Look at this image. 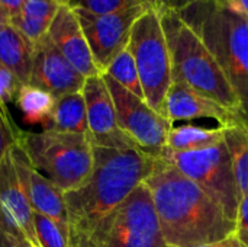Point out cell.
<instances>
[{
    "label": "cell",
    "mask_w": 248,
    "mask_h": 247,
    "mask_svg": "<svg viewBox=\"0 0 248 247\" xmlns=\"http://www.w3.org/2000/svg\"><path fill=\"white\" fill-rule=\"evenodd\" d=\"M93 166L89 178L76 189L64 192L70 247H92V236L151 175L155 157L140 148L92 146Z\"/></svg>",
    "instance_id": "obj_1"
},
{
    "label": "cell",
    "mask_w": 248,
    "mask_h": 247,
    "mask_svg": "<svg viewBox=\"0 0 248 247\" xmlns=\"http://www.w3.org/2000/svg\"><path fill=\"white\" fill-rule=\"evenodd\" d=\"M144 183L171 247H199L235 234V223L224 210L164 159H155Z\"/></svg>",
    "instance_id": "obj_2"
},
{
    "label": "cell",
    "mask_w": 248,
    "mask_h": 247,
    "mask_svg": "<svg viewBox=\"0 0 248 247\" xmlns=\"http://www.w3.org/2000/svg\"><path fill=\"white\" fill-rule=\"evenodd\" d=\"M177 12L219 64L248 122V17L219 0H198Z\"/></svg>",
    "instance_id": "obj_3"
},
{
    "label": "cell",
    "mask_w": 248,
    "mask_h": 247,
    "mask_svg": "<svg viewBox=\"0 0 248 247\" xmlns=\"http://www.w3.org/2000/svg\"><path fill=\"white\" fill-rule=\"evenodd\" d=\"M171 60L173 80H180L205 98L240 115L238 99L219 64L201 36L177 10L158 9Z\"/></svg>",
    "instance_id": "obj_4"
},
{
    "label": "cell",
    "mask_w": 248,
    "mask_h": 247,
    "mask_svg": "<svg viewBox=\"0 0 248 247\" xmlns=\"http://www.w3.org/2000/svg\"><path fill=\"white\" fill-rule=\"evenodd\" d=\"M17 144L31 165L62 192L80 186L92 172L93 150L89 134L19 130Z\"/></svg>",
    "instance_id": "obj_5"
},
{
    "label": "cell",
    "mask_w": 248,
    "mask_h": 247,
    "mask_svg": "<svg viewBox=\"0 0 248 247\" xmlns=\"http://www.w3.org/2000/svg\"><path fill=\"white\" fill-rule=\"evenodd\" d=\"M128 49L134 57L145 102L166 118L164 102L173 76L170 51L158 9H148L135 20Z\"/></svg>",
    "instance_id": "obj_6"
},
{
    "label": "cell",
    "mask_w": 248,
    "mask_h": 247,
    "mask_svg": "<svg viewBox=\"0 0 248 247\" xmlns=\"http://www.w3.org/2000/svg\"><path fill=\"white\" fill-rule=\"evenodd\" d=\"M158 157L195 182L224 210L231 221H237L241 192L224 141L196 151H171L166 147Z\"/></svg>",
    "instance_id": "obj_7"
},
{
    "label": "cell",
    "mask_w": 248,
    "mask_h": 247,
    "mask_svg": "<svg viewBox=\"0 0 248 247\" xmlns=\"http://www.w3.org/2000/svg\"><path fill=\"white\" fill-rule=\"evenodd\" d=\"M92 247H171L163 236L145 183L100 223L92 236Z\"/></svg>",
    "instance_id": "obj_8"
},
{
    "label": "cell",
    "mask_w": 248,
    "mask_h": 247,
    "mask_svg": "<svg viewBox=\"0 0 248 247\" xmlns=\"http://www.w3.org/2000/svg\"><path fill=\"white\" fill-rule=\"evenodd\" d=\"M110 92L119 128L144 153L158 157L166 148L171 124L155 112L142 98L135 96L108 74H102Z\"/></svg>",
    "instance_id": "obj_9"
},
{
    "label": "cell",
    "mask_w": 248,
    "mask_h": 247,
    "mask_svg": "<svg viewBox=\"0 0 248 247\" xmlns=\"http://www.w3.org/2000/svg\"><path fill=\"white\" fill-rule=\"evenodd\" d=\"M148 9L151 7L137 6L108 15H93L84 10H74L94 64L102 74L110 61L128 47L135 20Z\"/></svg>",
    "instance_id": "obj_10"
},
{
    "label": "cell",
    "mask_w": 248,
    "mask_h": 247,
    "mask_svg": "<svg viewBox=\"0 0 248 247\" xmlns=\"http://www.w3.org/2000/svg\"><path fill=\"white\" fill-rule=\"evenodd\" d=\"M81 95L86 103L92 146L110 148H138L137 144L118 125L115 105L102 74L87 77L81 89Z\"/></svg>",
    "instance_id": "obj_11"
},
{
    "label": "cell",
    "mask_w": 248,
    "mask_h": 247,
    "mask_svg": "<svg viewBox=\"0 0 248 247\" xmlns=\"http://www.w3.org/2000/svg\"><path fill=\"white\" fill-rule=\"evenodd\" d=\"M84 82L86 77L65 60L48 35L35 44L29 84L51 93L57 99L68 93L81 92Z\"/></svg>",
    "instance_id": "obj_12"
},
{
    "label": "cell",
    "mask_w": 248,
    "mask_h": 247,
    "mask_svg": "<svg viewBox=\"0 0 248 247\" xmlns=\"http://www.w3.org/2000/svg\"><path fill=\"white\" fill-rule=\"evenodd\" d=\"M10 156L17 173L19 183L33 213L49 217L68 229L64 192L60 191L52 182H49L31 165L29 159L17 143L10 148Z\"/></svg>",
    "instance_id": "obj_13"
},
{
    "label": "cell",
    "mask_w": 248,
    "mask_h": 247,
    "mask_svg": "<svg viewBox=\"0 0 248 247\" xmlns=\"http://www.w3.org/2000/svg\"><path fill=\"white\" fill-rule=\"evenodd\" d=\"M33 210L19 183L10 150L0 162V227L12 237H26L36 245Z\"/></svg>",
    "instance_id": "obj_14"
},
{
    "label": "cell",
    "mask_w": 248,
    "mask_h": 247,
    "mask_svg": "<svg viewBox=\"0 0 248 247\" xmlns=\"http://www.w3.org/2000/svg\"><path fill=\"white\" fill-rule=\"evenodd\" d=\"M46 35L65 60L86 79L102 74L94 64L86 36L73 9L60 4Z\"/></svg>",
    "instance_id": "obj_15"
},
{
    "label": "cell",
    "mask_w": 248,
    "mask_h": 247,
    "mask_svg": "<svg viewBox=\"0 0 248 247\" xmlns=\"http://www.w3.org/2000/svg\"><path fill=\"white\" fill-rule=\"evenodd\" d=\"M164 114L171 125L182 121L214 119L218 127H225L237 116L180 80L171 82L164 102Z\"/></svg>",
    "instance_id": "obj_16"
},
{
    "label": "cell",
    "mask_w": 248,
    "mask_h": 247,
    "mask_svg": "<svg viewBox=\"0 0 248 247\" xmlns=\"http://www.w3.org/2000/svg\"><path fill=\"white\" fill-rule=\"evenodd\" d=\"M35 45L10 23L0 29V61L16 76L20 84L31 80Z\"/></svg>",
    "instance_id": "obj_17"
},
{
    "label": "cell",
    "mask_w": 248,
    "mask_h": 247,
    "mask_svg": "<svg viewBox=\"0 0 248 247\" xmlns=\"http://www.w3.org/2000/svg\"><path fill=\"white\" fill-rule=\"evenodd\" d=\"M58 7V0H25L20 12L9 23L35 45L46 35Z\"/></svg>",
    "instance_id": "obj_18"
},
{
    "label": "cell",
    "mask_w": 248,
    "mask_h": 247,
    "mask_svg": "<svg viewBox=\"0 0 248 247\" xmlns=\"http://www.w3.org/2000/svg\"><path fill=\"white\" fill-rule=\"evenodd\" d=\"M44 130L71 134H89L86 103L81 92L57 98L49 121Z\"/></svg>",
    "instance_id": "obj_19"
},
{
    "label": "cell",
    "mask_w": 248,
    "mask_h": 247,
    "mask_svg": "<svg viewBox=\"0 0 248 247\" xmlns=\"http://www.w3.org/2000/svg\"><path fill=\"white\" fill-rule=\"evenodd\" d=\"M222 128L224 144L230 153L241 198L248 195V124L237 115Z\"/></svg>",
    "instance_id": "obj_20"
},
{
    "label": "cell",
    "mask_w": 248,
    "mask_h": 247,
    "mask_svg": "<svg viewBox=\"0 0 248 247\" xmlns=\"http://www.w3.org/2000/svg\"><path fill=\"white\" fill-rule=\"evenodd\" d=\"M221 127H199L192 124L171 125L166 147L171 151H196L222 143Z\"/></svg>",
    "instance_id": "obj_21"
},
{
    "label": "cell",
    "mask_w": 248,
    "mask_h": 247,
    "mask_svg": "<svg viewBox=\"0 0 248 247\" xmlns=\"http://www.w3.org/2000/svg\"><path fill=\"white\" fill-rule=\"evenodd\" d=\"M15 103L26 124L45 127L49 121L55 98L51 93L28 83L19 87Z\"/></svg>",
    "instance_id": "obj_22"
},
{
    "label": "cell",
    "mask_w": 248,
    "mask_h": 247,
    "mask_svg": "<svg viewBox=\"0 0 248 247\" xmlns=\"http://www.w3.org/2000/svg\"><path fill=\"white\" fill-rule=\"evenodd\" d=\"M103 74H108L118 84L125 87L126 90H129L135 96L144 99V92H142V86H141V82H140L138 70H137L134 57H132L131 51L128 49V47L124 51H121L110 61V64L108 66V68L105 70Z\"/></svg>",
    "instance_id": "obj_23"
},
{
    "label": "cell",
    "mask_w": 248,
    "mask_h": 247,
    "mask_svg": "<svg viewBox=\"0 0 248 247\" xmlns=\"http://www.w3.org/2000/svg\"><path fill=\"white\" fill-rule=\"evenodd\" d=\"M33 229L39 247H70V231L55 220L33 213Z\"/></svg>",
    "instance_id": "obj_24"
},
{
    "label": "cell",
    "mask_w": 248,
    "mask_h": 247,
    "mask_svg": "<svg viewBox=\"0 0 248 247\" xmlns=\"http://www.w3.org/2000/svg\"><path fill=\"white\" fill-rule=\"evenodd\" d=\"M60 4L68 6L73 10H84L93 15H108L137 6L155 9L150 0H60Z\"/></svg>",
    "instance_id": "obj_25"
},
{
    "label": "cell",
    "mask_w": 248,
    "mask_h": 247,
    "mask_svg": "<svg viewBox=\"0 0 248 247\" xmlns=\"http://www.w3.org/2000/svg\"><path fill=\"white\" fill-rule=\"evenodd\" d=\"M17 132L19 128L10 119L7 108L0 105V162L17 143Z\"/></svg>",
    "instance_id": "obj_26"
},
{
    "label": "cell",
    "mask_w": 248,
    "mask_h": 247,
    "mask_svg": "<svg viewBox=\"0 0 248 247\" xmlns=\"http://www.w3.org/2000/svg\"><path fill=\"white\" fill-rule=\"evenodd\" d=\"M20 82L16 76L0 61V105L6 106L10 102H15L16 93L20 87Z\"/></svg>",
    "instance_id": "obj_27"
},
{
    "label": "cell",
    "mask_w": 248,
    "mask_h": 247,
    "mask_svg": "<svg viewBox=\"0 0 248 247\" xmlns=\"http://www.w3.org/2000/svg\"><path fill=\"white\" fill-rule=\"evenodd\" d=\"M235 236L244 246L248 247V195L243 197L240 202L238 217L235 221Z\"/></svg>",
    "instance_id": "obj_28"
},
{
    "label": "cell",
    "mask_w": 248,
    "mask_h": 247,
    "mask_svg": "<svg viewBox=\"0 0 248 247\" xmlns=\"http://www.w3.org/2000/svg\"><path fill=\"white\" fill-rule=\"evenodd\" d=\"M23 3H25V0H0V7L4 10V13L7 15V17L10 20L13 16H16L20 12Z\"/></svg>",
    "instance_id": "obj_29"
},
{
    "label": "cell",
    "mask_w": 248,
    "mask_h": 247,
    "mask_svg": "<svg viewBox=\"0 0 248 247\" xmlns=\"http://www.w3.org/2000/svg\"><path fill=\"white\" fill-rule=\"evenodd\" d=\"M198 1V0H157V7L158 9H173V10H180L186 7L187 4Z\"/></svg>",
    "instance_id": "obj_30"
},
{
    "label": "cell",
    "mask_w": 248,
    "mask_h": 247,
    "mask_svg": "<svg viewBox=\"0 0 248 247\" xmlns=\"http://www.w3.org/2000/svg\"><path fill=\"white\" fill-rule=\"evenodd\" d=\"M199 247H246V246L240 242V239H238L235 234H232V236H230V237H227V239H222V240H219V242H214V243L203 245V246H199Z\"/></svg>",
    "instance_id": "obj_31"
},
{
    "label": "cell",
    "mask_w": 248,
    "mask_h": 247,
    "mask_svg": "<svg viewBox=\"0 0 248 247\" xmlns=\"http://www.w3.org/2000/svg\"><path fill=\"white\" fill-rule=\"evenodd\" d=\"M222 3H225L227 6H230L231 9L243 13L244 16L248 17V0H219Z\"/></svg>",
    "instance_id": "obj_32"
},
{
    "label": "cell",
    "mask_w": 248,
    "mask_h": 247,
    "mask_svg": "<svg viewBox=\"0 0 248 247\" xmlns=\"http://www.w3.org/2000/svg\"><path fill=\"white\" fill-rule=\"evenodd\" d=\"M0 247H17L13 237L0 227Z\"/></svg>",
    "instance_id": "obj_33"
},
{
    "label": "cell",
    "mask_w": 248,
    "mask_h": 247,
    "mask_svg": "<svg viewBox=\"0 0 248 247\" xmlns=\"http://www.w3.org/2000/svg\"><path fill=\"white\" fill-rule=\"evenodd\" d=\"M13 240L16 242V246L17 247H39L38 245L32 243L31 240H28L26 237L20 236V237H13Z\"/></svg>",
    "instance_id": "obj_34"
},
{
    "label": "cell",
    "mask_w": 248,
    "mask_h": 247,
    "mask_svg": "<svg viewBox=\"0 0 248 247\" xmlns=\"http://www.w3.org/2000/svg\"><path fill=\"white\" fill-rule=\"evenodd\" d=\"M9 23V17H7V15L4 13V10L0 7V29L4 26V25H7Z\"/></svg>",
    "instance_id": "obj_35"
},
{
    "label": "cell",
    "mask_w": 248,
    "mask_h": 247,
    "mask_svg": "<svg viewBox=\"0 0 248 247\" xmlns=\"http://www.w3.org/2000/svg\"><path fill=\"white\" fill-rule=\"evenodd\" d=\"M150 1L154 4V7H155V9H158V7H157V0H150Z\"/></svg>",
    "instance_id": "obj_36"
},
{
    "label": "cell",
    "mask_w": 248,
    "mask_h": 247,
    "mask_svg": "<svg viewBox=\"0 0 248 247\" xmlns=\"http://www.w3.org/2000/svg\"><path fill=\"white\" fill-rule=\"evenodd\" d=\"M58 1H60V0H58Z\"/></svg>",
    "instance_id": "obj_37"
}]
</instances>
